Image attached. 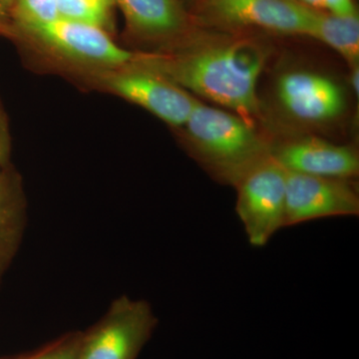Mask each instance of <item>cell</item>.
I'll return each instance as SVG.
<instances>
[{"label":"cell","mask_w":359,"mask_h":359,"mask_svg":"<svg viewBox=\"0 0 359 359\" xmlns=\"http://www.w3.org/2000/svg\"><path fill=\"white\" fill-rule=\"evenodd\" d=\"M266 59L261 47L241 40L201 44L174 54H138L134 63L244 117L257 112V84Z\"/></svg>","instance_id":"cell-1"},{"label":"cell","mask_w":359,"mask_h":359,"mask_svg":"<svg viewBox=\"0 0 359 359\" xmlns=\"http://www.w3.org/2000/svg\"><path fill=\"white\" fill-rule=\"evenodd\" d=\"M184 126L203 164L233 186L271 155L268 144L242 116L199 102Z\"/></svg>","instance_id":"cell-2"},{"label":"cell","mask_w":359,"mask_h":359,"mask_svg":"<svg viewBox=\"0 0 359 359\" xmlns=\"http://www.w3.org/2000/svg\"><path fill=\"white\" fill-rule=\"evenodd\" d=\"M236 211L250 244L264 247L285 228L287 171L271 155L249 170L235 185Z\"/></svg>","instance_id":"cell-3"},{"label":"cell","mask_w":359,"mask_h":359,"mask_svg":"<svg viewBox=\"0 0 359 359\" xmlns=\"http://www.w3.org/2000/svg\"><path fill=\"white\" fill-rule=\"evenodd\" d=\"M20 30L50 53L91 70L123 67L138 56L116 44L103 28L88 23L58 18Z\"/></svg>","instance_id":"cell-4"},{"label":"cell","mask_w":359,"mask_h":359,"mask_svg":"<svg viewBox=\"0 0 359 359\" xmlns=\"http://www.w3.org/2000/svg\"><path fill=\"white\" fill-rule=\"evenodd\" d=\"M157 323L147 302L118 297L100 320L83 332L81 359H136Z\"/></svg>","instance_id":"cell-5"},{"label":"cell","mask_w":359,"mask_h":359,"mask_svg":"<svg viewBox=\"0 0 359 359\" xmlns=\"http://www.w3.org/2000/svg\"><path fill=\"white\" fill-rule=\"evenodd\" d=\"M91 71L99 86L141 106L173 126H184L199 103L171 80L136 63Z\"/></svg>","instance_id":"cell-6"},{"label":"cell","mask_w":359,"mask_h":359,"mask_svg":"<svg viewBox=\"0 0 359 359\" xmlns=\"http://www.w3.org/2000/svg\"><path fill=\"white\" fill-rule=\"evenodd\" d=\"M358 214V192L348 181L287 171L285 228L314 219Z\"/></svg>","instance_id":"cell-7"},{"label":"cell","mask_w":359,"mask_h":359,"mask_svg":"<svg viewBox=\"0 0 359 359\" xmlns=\"http://www.w3.org/2000/svg\"><path fill=\"white\" fill-rule=\"evenodd\" d=\"M209 6L224 22L287 34L309 35L316 14L294 0H209Z\"/></svg>","instance_id":"cell-8"},{"label":"cell","mask_w":359,"mask_h":359,"mask_svg":"<svg viewBox=\"0 0 359 359\" xmlns=\"http://www.w3.org/2000/svg\"><path fill=\"white\" fill-rule=\"evenodd\" d=\"M278 96L285 109L297 119L325 122L339 117L346 100L341 88L330 78L294 71L278 79Z\"/></svg>","instance_id":"cell-9"},{"label":"cell","mask_w":359,"mask_h":359,"mask_svg":"<svg viewBox=\"0 0 359 359\" xmlns=\"http://www.w3.org/2000/svg\"><path fill=\"white\" fill-rule=\"evenodd\" d=\"M271 156L285 171L292 173L349 181L359 172V158L354 149L320 139L289 142L271 149Z\"/></svg>","instance_id":"cell-10"},{"label":"cell","mask_w":359,"mask_h":359,"mask_svg":"<svg viewBox=\"0 0 359 359\" xmlns=\"http://www.w3.org/2000/svg\"><path fill=\"white\" fill-rule=\"evenodd\" d=\"M130 32L148 40L171 39L183 32L185 11L178 0H113Z\"/></svg>","instance_id":"cell-11"},{"label":"cell","mask_w":359,"mask_h":359,"mask_svg":"<svg viewBox=\"0 0 359 359\" xmlns=\"http://www.w3.org/2000/svg\"><path fill=\"white\" fill-rule=\"evenodd\" d=\"M309 36L334 48L353 66L359 58L358 15L339 16L316 11Z\"/></svg>","instance_id":"cell-12"},{"label":"cell","mask_w":359,"mask_h":359,"mask_svg":"<svg viewBox=\"0 0 359 359\" xmlns=\"http://www.w3.org/2000/svg\"><path fill=\"white\" fill-rule=\"evenodd\" d=\"M113 0H58L59 18L99 26L112 25Z\"/></svg>","instance_id":"cell-13"},{"label":"cell","mask_w":359,"mask_h":359,"mask_svg":"<svg viewBox=\"0 0 359 359\" xmlns=\"http://www.w3.org/2000/svg\"><path fill=\"white\" fill-rule=\"evenodd\" d=\"M11 13L18 29L46 25L59 18L58 0H16Z\"/></svg>","instance_id":"cell-14"},{"label":"cell","mask_w":359,"mask_h":359,"mask_svg":"<svg viewBox=\"0 0 359 359\" xmlns=\"http://www.w3.org/2000/svg\"><path fill=\"white\" fill-rule=\"evenodd\" d=\"M83 332H73L18 359H81Z\"/></svg>","instance_id":"cell-15"},{"label":"cell","mask_w":359,"mask_h":359,"mask_svg":"<svg viewBox=\"0 0 359 359\" xmlns=\"http://www.w3.org/2000/svg\"><path fill=\"white\" fill-rule=\"evenodd\" d=\"M325 8L334 15L351 16L358 14L353 0H325Z\"/></svg>","instance_id":"cell-16"},{"label":"cell","mask_w":359,"mask_h":359,"mask_svg":"<svg viewBox=\"0 0 359 359\" xmlns=\"http://www.w3.org/2000/svg\"><path fill=\"white\" fill-rule=\"evenodd\" d=\"M16 0H0V14L4 15L9 11H13Z\"/></svg>","instance_id":"cell-17"},{"label":"cell","mask_w":359,"mask_h":359,"mask_svg":"<svg viewBox=\"0 0 359 359\" xmlns=\"http://www.w3.org/2000/svg\"><path fill=\"white\" fill-rule=\"evenodd\" d=\"M358 79H359V70L358 66H354L353 74H351V86H353V91L355 92L356 95H358Z\"/></svg>","instance_id":"cell-18"},{"label":"cell","mask_w":359,"mask_h":359,"mask_svg":"<svg viewBox=\"0 0 359 359\" xmlns=\"http://www.w3.org/2000/svg\"><path fill=\"white\" fill-rule=\"evenodd\" d=\"M304 6H311V8H325V0H301Z\"/></svg>","instance_id":"cell-19"},{"label":"cell","mask_w":359,"mask_h":359,"mask_svg":"<svg viewBox=\"0 0 359 359\" xmlns=\"http://www.w3.org/2000/svg\"><path fill=\"white\" fill-rule=\"evenodd\" d=\"M4 155V138H2L1 132H0V161L2 160Z\"/></svg>","instance_id":"cell-20"},{"label":"cell","mask_w":359,"mask_h":359,"mask_svg":"<svg viewBox=\"0 0 359 359\" xmlns=\"http://www.w3.org/2000/svg\"><path fill=\"white\" fill-rule=\"evenodd\" d=\"M2 190L1 187H0V212H1V208H2Z\"/></svg>","instance_id":"cell-21"}]
</instances>
